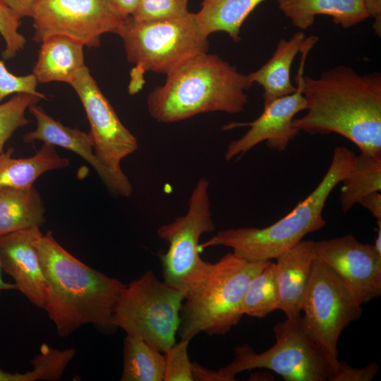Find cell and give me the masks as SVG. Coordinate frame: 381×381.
<instances>
[{"instance_id": "7402d4cb", "label": "cell", "mask_w": 381, "mask_h": 381, "mask_svg": "<svg viewBox=\"0 0 381 381\" xmlns=\"http://www.w3.org/2000/svg\"><path fill=\"white\" fill-rule=\"evenodd\" d=\"M45 212L44 202L34 186L0 188V236L40 229L46 221Z\"/></svg>"}, {"instance_id": "836d02e7", "label": "cell", "mask_w": 381, "mask_h": 381, "mask_svg": "<svg viewBox=\"0 0 381 381\" xmlns=\"http://www.w3.org/2000/svg\"><path fill=\"white\" fill-rule=\"evenodd\" d=\"M192 375L193 381H230L219 370H209L195 362L192 363Z\"/></svg>"}, {"instance_id": "7a4b0ae2", "label": "cell", "mask_w": 381, "mask_h": 381, "mask_svg": "<svg viewBox=\"0 0 381 381\" xmlns=\"http://www.w3.org/2000/svg\"><path fill=\"white\" fill-rule=\"evenodd\" d=\"M47 283L44 310L59 336L66 337L87 324L116 329L114 313L126 284L95 270L71 255L51 231L30 229Z\"/></svg>"}, {"instance_id": "30bf717a", "label": "cell", "mask_w": 381, "mask_h": 381, "mask_svg": "<svg viewBox=\"0 0 381 381\" xmlns=\"http://www.w3.org/2000/svg\"><path fill=\"white\" fill-rule=\"evenodd\" d=\"M276 341L257 353L248 344L235 348L233 361L219 371L230 381L236 375L255 368H266L286 381H326L329 370L320 349L305 331L301 315L286 318L273 327Z\"/></svg>"}, {"instance_id": "2e32d148", "label": "cell", "mask_w": 381, "mask_h": 381, "mask_svg": "<svg viewBox=\"0 0 381 381\" xmlns=\"http://www.w3.org/2000/svg\"><path fill=\"white\" fill-rule=\"evenodd\" d=\"M30 229L0 236V263L13 279L16 290L33 306L44 309L47 283Z\"/></svg>"}, {"instance_id": "484cf974", "label": "cell", "mask_w": 381, "mask_h": 381, "mask_svg": "<svg viewBox=\"0 0 381 381\" xmlns=\"http://www.w3.org/2000/svg\"><path fill=\"white\" fill-rule=\"evenodd\" d=\"M279 302L276 264L270 260L250 281L241 311L243 315L261 318L278 310Z\"/></svg>"}, {"instance_id": "d6986e66", "label": "cell", "mask_w": 381, "mask_h": 381, "mask_svg": "<svg viewBox=\"0 0 381 381\" xmlns=\"http://www.w3.org/2000/svg\"><path fill=\"white\" fill-rule=\"evenodd\" d=\"M278 8L301 30L311 27L315 17L329 16L349 29L368 18L363 0H277Z\"/></svg>"}, {"instance_id": "8992f818", "label": "cell", "mask_w": 381, "mask_h": 381, "mask_svg": "<svg viewBox=\"0 0 381 381\" xmlns=\"http://www.w3.org/2000/svg\"><path fill=\"white\" fill-rule=\"evenodd\" d=\"M116 34L123 40L128 61L134 65L130 72V95L142 90L147 72L167 75L209 49L208 37L199 27L195 13L147 22L128 16L121 19Z\"/></svg>"}, {"instance_id": "cb8c5ba5", "label": "cell", "mask_w": 381, "mask_h": 381, "mask_svg": "<svg viewBox=\"0 0 381 381\" xmlns=\"http://www.w3.org/2000/svg\"><path fill=\"white\" fill-rule=\"evenodd\" d=\"M341 183V207L346 213L367 195L380 191L381 155L361 152Z\"/></svg>"}, {"instance_id": "ffe728a7", "label": "cell", "mask_w": 381, "mask_h": 381, "mask_svg": "<svg viewBox=\"0 0 381 381\" xmlns=\"http://www.w3.org/2000/svg\"><path fill=\"white\" fill-rule=\"evenodd\" d=\"M83 45L62 35H53L40 46L32 74L37 83H69L84 67Z\"/></svg>"}, {"instance_id": "ba28073f", "label": "cell", "mask_w": 381, "mask_h": 381, "mask_svg": "<svg viewBox=\"0 0 381 381\" xmlns=\"http://www.w3.org/2000/svg\"><path fill=\"white\" fill-rule=\"evenodd\" d=\"M209 186V181L200 178L189 197L186 214L157 230L159 237L169 243L167 251L160 255L164 282L185 297L202 282L212 265L200 258L199 243L203 234L215 229Z\"/></svg>"}, {"instance_id": "6da1fadb", "label": "cell", "mask_w": 381, "mask_h": 381, "mask_svg": "<svg viewBox=\"0 0 381 381\" xmlns=\"http://www.w3.org/2000/svg\"><path fill=\"white\" fill-rule=\"evenodd\" d=\"M315 43L301 52L296 78L306 100L305 115L293 120L310 135L337 133L361 150L381 155V74L361 75L339 65L313 78L303 73L306 58Z\"/></svg>"}, {"instance_id": "4316f807", "label": "cell", "mask_w": 381, "mask_h": 381, "mask_svg": "<svg viewBox=\"0 0 381 381\" xmlns=\"http://www.w3.org/2000/svg\"><path fill=\"white\" fill-rule=\"evenodd\" d=\"M75 355L72 349L60 350L42 344L40 352L31 361L32 369L25 373H11L0 369V381L57 380Z\"/></svg>"}, {"instance_id": "d6a6232c", "label": "cell", "mask_w": 381, "mask_h": 381, "mask_svg": "<svg viewBox=\"0 0 381 381\" xmlns=\"http://www.w3.org/2000/svg\"><path fill=\"white\" fill-rule=\"evenodd\" d=\"M380 368L375 363H371L363 368H354L345 361H339L334 373L327 378L328 381H370L378 373Z\"/></svg>"}, {"instance_id": "83f0119b", "label": "cell", "mask_w": 381, "mask_h": 381, "mask_svg": "<svg viewBox=\"0 0 381 381\" xmlns=\"http://www.w3.org/2000/svg\"><path fill=\"white\" fill-rule=\"evenodd\" d=\"M41 99L33 95L20 93L0 104V153L4 152L5 143L13 133L29 123L26 110Z\"/></svg>"}, {"instance_id": "d4e9b609", "label": "cell", "mask_w": 381, "mask_h": 381, "mask_svg": "<svg viewBox=\"0 0 381 381\" xmlns=\"http://www.w3.org/2000/svg\"><path fill=\"white\" fill-rule=\"evenodd\" d=\"M140 337L126 334L121 381H164V355Z\"/></svg>"}, {"instance_id": "277c9868", "label": "cell", "mask_w": 381, "mask_h": 381, "mask_svg": "<svg viewBox=\"0 0 381 381\" xmlns=\"http://www.w3.org/2000/svg\"><path fill=\"white\" fill-rule=\"evenodd\" d=\"M355 153L337 147L331 164L318 186L284 217L264 228L239 227L217 232L200 244V249L222 246L252 262L277 259L298 244L308 234L325 226L322 212L329 195L349 172Z\"/></svg>"}, {"instance_id": "603a6c76", "label": "cell", "mask_w": 381, "mask_h": 381, "mask_svg": "<svg viewBox=\"0 0 381 381\" xmlns=\"http://www.w3.org/2000/svg\"><path fill=\"white\" fill-rule=\"evenodd\" d=\"M265 0H202L195 13L198 24L209 37L216 32H226L235 42L241 40V28L252 11Z\"/></svg>"}, {"instance_id": "74e56055", "label": "cell", "mask_w": 381, "mask_h": 381, "mask_svg": "<svg viewBox=\"0 0 381 381\" xmlns=\"http://www.w3.org/2000/svg\"><path fill=\"white\" fill-rule=\"evenodd\" d=\"M21 19L30 17L37 0H4Z\"/></svg>"}, {"instance_id": "44dd1931", "label": "cell", "mask_w": 381, "mask_h": 381, "mask_svg": "<svg viewBox=\"0 0 381 381\" xmlns=\"http://www.w3.org/2000/svg\"><path fill=\"white\" fill-rule=\"evenodd\" d=\"M13 148L0 153V188H23L33 186L43 174L52 170L66 168L70 160L60 156L55 146L43 143L31 157L14 158Z\"/></svg>"}, {"instance_id": "9a60e30c", "label": "cell", "mask_w": 381, "mask_h": 381, "mask_svg": "<svg viewBox=\"0 0 381 381\" xmlns=\"http://www.w3.org/2000/svg\"><path fill=\"white\" fill-rule=\"evenodd\" d=\"M28 109L36 120V128L24 135L25 143L41 140L77 154L93 167L112 194L126 198L131 196L133 186L128 178L123 172L117 173L108 168L97 158L89 133L63 125L36 104Z\"/></svg>"}, {"instance_id": "f1b7e54d", "label": "cell", "mask_w": 381, "mask_h": 381, "mask_svg": "<svg viewBox=\"0 0 381 381\" xmlns=\"http://www.w3.org/2000/svg\"><path fill=\"white\" fill-rule=\"evenodd\" d=\"M188 0H140L131 16L138 21H157L176 18L189 13Z\"/></svg>"}, {"instance_id": "9c48e42d", "label": "cell", "mask_w": 381, "mask_h": 381, "mask_svg": "<svg viewBox=\"0 0 381 381\" xmlns=\"http://www.w3.org/2000/svg\"><path fill=\"white\" fill-rule=\"evenodd\" d=\"M361 306L338 276L315 258L302 302L303 316L301 320L307 334L326 361L328 377L339 364V336L349 325L361 318Z\"/></svg>"}, {"instance_id": "4fadbf2b", "label": "cell", "mask_w": 381, "mask_h": 381, "mask_svg": "<svg viewBox=\"0 0 381 381\" xmlns=\"http://www.w3.org/2000/svg\"><path fill=\"white\" fill-rule=\"evenodd\" d=\"M315 259L327 265L361 304L381 295V254L352 234L314 241Z\"/></svg>"}, {"instance_id": "5b68a950", "label": "cell", "mask_w": 381, "mask_h": 381, "mask_svg": "<svg viewBox=\"0 0 381 381\" xmlns=\"http://www.w3.org/2000/svg\"><path fill=\"white\" fill-rule=\"evenodd\" d=\"M248 261L229 253L212 263L202 282L185 297L178 330L190 341L199 333L223 335L243 315L241 307L252 279L270 262Z\"/></svg>"}, {"instance_id": "8d00e7d4", "label": "cell", "mask_w": 381, "mask_h": 381, "mask_svg": "<svg viewBox=\"0 0 381 381\" xmlns=\"http://www.w3.org/2000/svg\"><path fill=\"white\" fill-rule=\"evenodd\" d=\"M367 209L377 219L381 221V195L379 192H374L363 198L359 203Z\"/></svg>"}, {"instance_id": "8fae6325", "label": "cell", "mask_w": 381, "mask_h": 381, "mask_svg": "<svg viewBox=\"0 0 381 381\" xmlns=\"http://www.w3.org/2000/svg\"><path fill=\"white\" fill-rule=\"evenodd\" d=\"M30 17L36 43L62 35L88 48L97 47L103 34L116 33L121 20L109 0H37Z\"/></svg>"}, {"instance_id": "4dcf8cb0", "label": "cell", "mask_w": 381, "mask_h": 381, "mask_svg": "<svg viewBox=\"0 0 381 381\" xmlns=\"http://www.w3.org/2000/svg\"><path fill=\"white\" fill-rule=\"evenodd\" d=\"M190 341L181 339L165 352L164 381H193L192 363L188 355Z\"/></svg>"}, {"instance_id": "e575fe53", "label": "cell", "mask_w": 381, "mask_h": 381, "mask_svg": "<svg viewBox=\"0 0 381 381\" xmlns=\"http://www.w3.org/2000/svg\"><path fill=\"white\" fill-rule=\"evenodd\" d=\"M140 0H109L112 11L119 18L132 16Z\"/></svg>"}, {"instance_id": "1f68e13d", "label": "cell", "mask_w": 381, "mask_h": 381, "mask_svg": "<svg viewBox=\"0 0 381 381\" xmlns=\"http://www.w3.org/2000/svg\"><path fill=\"white\" fill-rule=\"evenodd\" d=\"M37 82L34 75H16L6 68L0 60V103L11 94H30L37 96L42 99H47L46 95L37 90Z\"/></svg>"}, {"instance_id": "e0dca14e", "label": "cell", "mask_w": 381, "mask_h": 381, "mask_svg": "<svg viewBox=\"0 0 381 381\" xmlns=\"http://www.w3.org/2000/svg\"><path fill=\"white\" fill-rule=\"evenodd\" d=\"M313 243V241L302 240L277 258L278 310L284 312L286 318L301 315L302 302L315 259Z\"/></svg>"}, {"instance_id": "d590c367", "label": "cell", "mask_w": 381, "mask_h": 381, "mask_svg": "<svg viewBox=\"0 0 381 381\" xmlns=\"http://www.w3.org/2000/svg\"><path fill=\"white\" fill-rule=\"evenodd\" d=\"M367 14L374 19L373 28L379 37L381 36V0H363Z\"/></svg>"}, {"instance_id": "ac0fdd59", "label": "cell", "mask_w": 381, "mask_h": 381, "mask_svg": "<svg viewBox=\"0 0 381 381\" xmlns=\"http://www.w3.org/2000/svg\"><path fill=\"white\" fill-rule=\"evenodd\" d=\"M315 37L314 35L307 37L301 30L289 40L282 38L270 59L259 69L248 74L253 83L262 86L264 105L296 92L297 87L291 80V65L296 55Z\"/></svg>"}, {"instance_id": "ab89813d", "label": "cell", "mask_w": 381, "mask_h": 381, "mask_svg": "<svg viewBox=\"0 0 381 381\" xmlns=\"http://www.w3.org/2000/svg\"><path fill=\"white\" fill-rule=\"evenodd\" d=\"M249 380H265V381H270V380H274V376L266 372H262V373H255L253 374H251L249 379Z\"/></svg>"}, {"instance_id": "f35d334b", "label": "cell", "mask_w": 381, "mask_h": 381, "mask_svg": "<svg viewBox=\"0 0 381 381\" xmlns=\"http://www.w3.org/2000/svg\"><path fill=\"white\" fill-rule=\"evenodd\" d=\"M2 270H3L1 268V263H0V298L1 297L2 294L4 291H10V290H16V287L14 283L6 282V281L3 279L2 274H1Z\"/></svg>"}, {"instance_id": "5bb4252c", "label": "cell", "mask_w": 381, "mask_h": 381, "mask_svg": "<svg viewBox=\"0 0 381 381\" xmlns=\"http://www.w3.org/2000/svg\"><path fill=\"white\" fill-rule=\"evenodd\" d=\"M296 92L264 105L262 114L254 121L232 122L223 126L224 131L241 126L250 127L243 136L228 145L224 154L226 161L243 155L264 141L270 149L279 152L286 150L289 143L300 132L294 126L293 120L298 113L307 108L300 81L296 78Z\"/></svg>"}, {"instance_id": "7c38bea8", "label": "cell", "mask_w": 381, "mask_h": 381, "mask_svg": "<svg viewBox=\"0 0 381 381\" xmlns=\"http://www.w3.org/2000/svg\"><path fill=\"white\" fill-rule=\"evenodd\" d=\"M69 85L85 111L96 156L108 168L123 173L121 162L136 151L137 138L120 121L87 66L78 71Z\"/></svg>"}, {"instance_id": "f546056e", "label": "cell", "mask_w": 381, "mask_h": 381, "mask_svg": "<svg viewBox=\"0 0 381 381\" xmlns=\"http://www.w3.org/2000/svg\"><path fill=\"white\" fill-rule=\"evenodd\" d=\"M20 25V18L4 0H0V34L6 42L2 53L5 60L13 58L25 47L26 39L18 32Z\"/></svg>"}, {"instance_id": "3957f363", "label": "cell", "mask_w": 381, "mask_h": 381, "mask_svg": "<svg viewBox=\"0 0 381 381\" xmlns=\"http://www.w3.org/2000/svg\"><path fill=\"white\" fill-rule=\"evenodd\" d=\"M253 85L248 74L216 54H200L167 75L164 83L147 97V109L156 121L171 123L202 113L238 114Z\"/></svg>"}, {"instance_id": "52a82bcc", "label": "cell", "mask_w": 381, "mask_h": 381, "mask_svg": "<svg viewBox=\"0 0 381 381\" xmlns=\"http://www.w3.org/2000/svg\"><path fill=\"white\" fill-rule=\"evenodd\" d=\"M185 295L150 270L126 284L116 305L113 324L164 353L176 342Z\"/></svg>"}, {"instance_id": "60d3db41", "label": "cell", "mask_w": 381, "mask_h": 381, "mask_svg": "<svg viewBox=\"0 0 381 381\" xmlns=\"http://www.w3.org/2000/svg\"><path fill=\"white\" fill-rule=\"evenodd\" d=\"M378 229L377 231V236L375 240V244L373 245L376 250L381 254V221L377 222Z\"/></svg>"}]
</instances>
